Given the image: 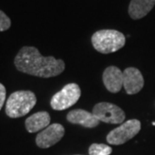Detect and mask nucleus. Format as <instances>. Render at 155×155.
I'll return each mask as SVG.
<instances>
[{"label": "nucleus", "instance_id": "nucleus-8", "mask_svg": "<svg viewBox=\"0 0 155 155\" xmlns=\"http://www.w3.org/2000/svg\"><path fill=\"white\" fill-rule=\"evenodd\" d=\"M144 86L141 72L135 67H128L123 71V87L128 95L136 94Z\"/></svg>", "mask_w": 155, "mask_h": 155}, {"label": "nucleus", "instance_id": "nucleus-14", "mask_svg": "<svg viewBox=\"0 0 155 155\" xmlns=\"http://www.w3.org/2000/svg\"><path fill=\"white\" fill-rule=\"evenodd\" d=\"M11 25V19L4 11L0 10V32L9 29Z\"/></svg>", "mask_w": 155, "mask_h": 155}, {"label": "nucleus", "instance_id": "nucleus-6", "mask_svg": "<svg viewBox=\"0 0 155 155\" xmlns=\"http://www.w3.org/2000/svg\"><path fill=\"white\" fill-rule=\"evenodd\" d=\"M92 113L99 122L111 124L122 123L125 120V112L120 107L110 103L102 102L96 104Z\"/></svg>", "mask_w": 155, "mask_h": 155}, {"label": "nucleus", "instance_id": "nucleus-11", "mask_svg": "<svg viewBox=\"0 0 155 155\" xmlns=\"http://www.w3.org/2000/svg\"><path fill=\"white\" fill-rule=\"evenodd\" d=\"M49 114L46 111H40L28 117L25 121V127L28 133H35L49 126Z\"/></svg>", "mask_w": 155, "mask_h": 155}, {"label": "nucleus", "instance_id": "nucleus-13", "mask_svg": "<svg viewBox=\"0 0 155 155\" xmlns=\"http://www.w3.org/2000/svg\"><path fill=\"white\" fill-rule=\"evenodd\" d=\"M112 153V148L105 144L93 143L89 147L90 155H110Z\"/></svg>", "mask_w": 155, "mask_h": 155}, {"label": "nucleus", "instance_id": "nucleus-15", "mask_svg": "<svg viewBox=\"0 0 155 155\" xmlns=\"http://www.w3.org/2000/svg\"><path fill=\"white\" fill-rule=\"evenodd\" d=\"M6 97V89L4 84L0 83V110L5 104Z\"/></svg>", "mask_w": 155, "mask_h": 155}, {"label": "nucleus", "instance_id": "nucleus-2", "mask_svg": "<svg viewBox=\"0 0 155 155\" xmlns=\"http://www.w3.org/2000/svg\"><path fill=\"white\" fill-rule=\"evenodd\" d=\"M36 104V97L30 91H15L8 97L5 104V113L11 118L26 116Z\"/></svg>", "mask_w": 155, "mask_h": 155}, {"label": "nucleus", "instance_id": "nucleus-3", "mask_svg": "<svg viewBox=\"0 0 155 155\" xmlns=\"http://www.w3.org/2000/svg\"><path fill=\"white\" fill-rule=\"evenodd\" d=\"M91 42L94 48L101 54H110L124 47L126 37L115 29H102L93 34Z\"/></svg>", "mask_w": 155, "mask_h": 155}, {"label": "nucleus", "instance_id": "nucleus-9", "mask_svg": "<svg viewBox=\"0 0 155 155\" xmlns=\"http://www.w3.org/2000/svg\"><path fill=\"white\" fill-rule=\"evenodd\" d=\"M103 82L109 91L117 93L123 86V72L114 66L107 67L103 73Z\"/></svg>", "mask_w": 155, "mask_h": 155}, {"label": "nucleus", "instance_id": "nucleus-7", "mask_svg": "<svg viewBox=\"0 0 155 155\" xmlns=\"http://www.w3.org/2000/svg\"><path fill=\"white\" fill-rule=\"evenodd\" d=\"M65 134V128L60 123H54L37 134L35 142L41 148H48L58 143Z\"/></svg>", "mask_w": 155, "mask_h": 155}, {"label": "nucleus", "instance_id": "nucleus-16", "mask_svg": "<svg viewBox=\"0 0 155 155\" xmlns=\"http://www.w3.org/2000/svg\"><path fill=\"white\" fill-rule=\"evenodd\" d=\"M153 126H155V122H153Z\"/></svg>", "mask_w": 155, "mask_h": 155}, {"label": "nucleus", "instance_id": "nucleus-5", "mask_svg": "<svg viewBox=\"0 0 155 155\" xmlns=\"http://www.w3.org/2000/svg\"><path fill=\"white\" fill-rule=\"evenodd\" d=\"M141 128L140 122L137 119H131L123 122L108 134L106 140L110 145H122L134 138Z\"/></svg>", "mask_w": 155, "mask_h": 155}, {"label": "nucleus", "instance_id": "nucleus-10", "mask_svg": "<svg viewBox=\"0 0 155 155\" xmlns=\"http://www.w3.org/2000/svg\"><path fill=\"white\" fill-rule=\"evenodd\" d=\"M67 119L68 122L72 124L81 125L83 127L89 128L95 127L99 125V121L97 119V117L93 115L92 112L91 113L81 109L70 111L67 114Z\"/></svg>", "mask_w": 155, "mask_h": 155}, {"label": "nucleus", "instance_id": "nucleus-4", "mask_svg": "<svg viewBox=\"0 0 155 155\" xmlns=\"http://www.w3.org/2000/svg\"><path fill=\"white\" fill-rule=\"evenodd\" d=\"M81 96V90L77 84H67L53 96L50 105L54 110H64L77 103Z\"/></svg>", "mask_w": 155, "mask_h": 155}, {"label": "nucleus", "instance_id": "nucleus-12", "mask_svg": "<svg viewBox=\"0 0 155 155\" xmlns=\"http://www.w3.org/2000/svg\"><path fill=\"white\" fill-rule=\"evenodd\" d=\"M154 5L155 0H131L128 14L132 19H140L149 13Z\"/></svg>", "mask_w": 155, "mask_h": 155}, {"label": "nucleus", "instance_id": "nucleus-1", "mask_svg": "<svg viewBox=\"0 0 155 155\" xmlns=\"http://www.w3.org/2000/svg\"><path fill=\"white\" fill-rule=\"evenodd\" d=\"M19 72L35 77L51 78L61 74L65 70V62L54 56H42L35 47H23L14 60Z\"/></svg>", "mask_w": 155, "mask_h": 155}]
</instances>
